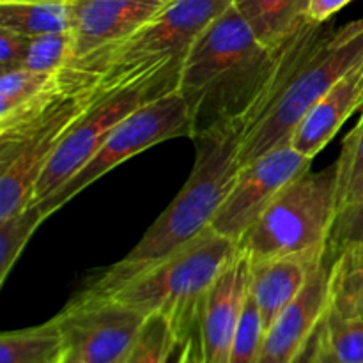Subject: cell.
<instances>
[{"instance_id":"obj_11","label":"cell","mask_w":363,"mask_h":363,"mask_svg":"<svg viewBox=\"0 0 363 363\" xmlns=\"http://www.w3.org/2000/svg\"><path fill=\"white\" fill-rule=\"evenodd\" d=\"M312 162L286 142L241 167L213 218V230L238 243L280 191L311 169Z\"/></svg>"},{"instance_id":"obj_4","label":"cell","mask_w":363,"mask_h":363,"mask_svg":"<svg viewBox=\"0 0 363 363\" xmlns=\"http://www.w3.org/2000/svg\"><path fill=\"white\" fill-rule=\"evenodd\" d=\"M236 254V241L209 227L169 259L99 298L121 301L145 318L163 315L170 321L177 339H188L197 330L209 289Z\"/></svg>"},{"instance_id":"obj_25","label":"cell","mask_w":363,"mask_h":363,"mask_svg":"<svg viewBox=\"0 0 363 363\" xmlns=\"http://www.w3.org/2000/svg\"><path fill=\"white\" fill-rule=\"evenodd\" d=\"M71 60H73V39L69 30L55 32V34L28 38L21 67L34 73L57 74Z\"/></svg>"},{"instance_id":"obj_13","label":"cell","mask_w":363,"mask_h":363,"mask_svg":"<svg viewBox=\"0 0 363 363\" xmlns=\"http://www.w3.org/2000/svg\"><path fill=\"white\" fill-rule=\"evenodd\" d=\"M174 0H69L73 60L135 34Z\"/></svg>"},{"instance_id":"obj_26","label":"cell","mask_w":363,"mask_h":363,"mask_svg":"<svg viewBox=\"0 0 363 363\" xmlns=\"http://www.w3.org/2000/svg\"><path fill=\"white\" fill-rule=\"evenodd\" d=\"M176 340L169 319L160 314L149 315L126 363H165Z\"/></svg>"},{"instance_id":"obj_20","label":"cell","mask_w":363,"mask_h":363,"mask_svg":"<svg viewBox=\"0 0 363 363\" xmlns=\"http://www.w3.org/2000/svg\"><path fill=\"white\" fill-rule=\"evenodd\" d=\"M0 27L25 38L69 30V2L0 4Z\"/></svg>"},{"instance_id":"obj_17","label":"cell","mask_w":363,"mask_h":363,"mask_svg":"<svg viewBox=\"0 0 363 363\" xmlns=\"http://www.w3.org/2000/svg\"><path fill=\"white\" fill-rule=\"evenodd\" d=\"M255 38L269 48H279L308 23V0H234Z\"/></svg>"},{"instance_id":"obj_24","label":"cell","mask_w":363,"mask_h":363,"mask_svg":"<svg viewBox=\"0 0 363 363\" xmlns=\"http://www.w3.org/2000/svg\"><path fill=\"white\" fill-rule=\"evenodd\" d=\"M57 74L34 73L25 67L0 73V117L27 105L34 98L53 87Z\"/></svg>"},{"instance_id":"obj_31","label":"cell","mask_w":363,"mask_h":363,"mask_svg":"<svg viewBox=\"0 0 363 363\" xmlns=\"http://www.w3.org/2000/svg\"><path fill=\"white\" fill-rule=\"evenodd\" d=\"M294 363H339V362H337L335 358L332 357V353L326 350L321 337H319L318 330H315L312 339L308 340V344L305 346V350L301 351V354L298 357V360Z\"/></svg>"},{"instance_id":"obj_7","label":"cell","mask_w":363,"mask_h":363,"mask_svg":"<svg viewBox=\"0 0 363 363\" xmlns=\"http://www.w3.org/2000/svg\"><path fill=\"white\" fill-rule=\"evenodd\" d=\"M179 137L191 138L190 112L179 92L149 99L110 131L96 155L67 183L35 206H39L48 218L82 190L91 186L123 162L152 145Z\"/></svg>"},{"instance_id":"obj_9","label":"cell","mask_w":363,"mask_h":363,"mask_svg":"<svg viewBox=\"0 0 363 363\" xmlns=\"http://www.w3.org/2000/svg\"><path fill=\"white\" fill-rule=\"evenodd\" d=\"M145 319L121 301L78 293L55 315L66 346L64 363H126Z\"/></svg>"},{"instance_id":"obj_1","label":"cell","mask_w":363,"mask_h":363,"mask_svg":"<svg viewBox=\"0 0 363 363\" xmlns=\"http://www.w3.org/2000/svg\"><path fill=\"white\" fill-rule=\"evenodd\" d=\"M325 30L308 21L286 45L269 48L236 7L223 11L195 39L181 67L177 92L190 112L191 138L240 121L250 131Z\"/></svg>"},{"instance_id":"obj_19","label":"cell","mask_w":363,"mask_h":363,"mask_svg":"<svg viewBox=\"0 0 363 363\" xmlns=\"http://www.w3.org/2000/svg\"><path fill=\"white\" fill-rule=\"evenodd\" d=\"M328 305L346 318L363 321V243L344 248L330 262Z\"/></svg>"},{"instance_id":"obj_30","label":"cell","mask_w":363,"mask_h":363,"mask_svg":"<svg viewBox=\"0 0 363 363\" xmlns=\"http://www.w3.org/2000/svg\"><path fill=\"white\" fill-rule=\"evenodd\" d=\"M350 2H353V0H308L307 16L312 23L325 25L333 14L344 9Z\"/></svg>"},{"instance_id":"obj_3","label":"cell","mask_w":363,"mask_h":363,"mask_svg":"<svg viewBox=\"0 0 363 363\" xmlns=\"http://www.w3.org/2000/svg\"><path fill=\"white\" fill-rule=\"evenodd\" d=\"M250 124H227L195 137L197 155L190 177L142 240L116 264L87 280L82 293L103 296L138 273L160 264L211 227L240 172V151Z\"/></svg>"},{"instance_id":"obj_23","label":"cell","mask_w":363,"mask_h":363,"mask_svg":"<svg viewBox=\"0 0 363 363\" xmlns=\"http://www.w3.org/2000/svg\"><path fill=\"white\" fill-rule=\"evenodd\" d=\"M45 220V213L35 204H30L11 218L0 220V284L6 282L30 236Z\"/></svg>"},{"instance_id":"obj_27","label":"cell","mask_w":363,"mask_h":363,"mask_svg":"<svg viewBox=\"0 0 363 363\" xmlns=\"http://www.w3.org/2000/svg\"><path fill=\"white\" fill-rule=\"evenodd\" d=\"M264 333L266 330L262 325L261 312L248 289L243 314H241L240 325H238L233 346H230L229 363H259Z\"/></svg>"},{"instance_id":"obj_16","label":"cell","mask_w":363,"mask_h":363,"mask_svg":"<svg viewBox=\"0 0 363 363\" xmlns=\"http://www.w3.org/2000/svg\"><path fill=\"white\" fill-rule=\"evenodd\" d=\"M325 259H328L326 252L250 261L248 289L261 312L264 330L296 300L315 266Z\"/></svg>"},{"instance_id":"obj_8","label":"cell","mask_w":363,"mask_h":363,"mask_svg":"<svg viewBox=\"0 0 363 363\" xmlns=\"http://www.w3.org/2000/svg\"><path fill=\"white\" fill-rule=\"evenodd\" d=\"M94 99L64 96L34 123L0 133V220L32 204L35 186L60 140Z\"/></svg>"},{"instance_id":"obj_18","label":"cell","mask_w":363,"mask_h":363,"mask_svg":"<svg viewBox=\"0 0 363 363\" xmlns=\"http://www.w3.org/2000/svg\"><path fill=\"white\" fill-rule=\"evenodd\" d=\"M66 346L55 318L0 335V363H64Z\"/></svg>"},{"instance_id":"obj_10","label":"cell","mask_w":363,"mask_h":363,"mask_svg":"<svg viewBox=\"0 0 363 363\" xmlns=\"http://www.w3.org/2000/svg\"><path fill=\"white\" fill-rule=\"evenodd\" d=\"M165 94L170 92H163L151 85H140V87L121 89L96 98L62 137L35 186L32 204L45 201L64 183H67L96 155L110 131L124 117L130 116L149 99Z\"/></svg>"},{"instance_id":"obj_6","label":"cell","mask_w":363,"mask_h":363,"mask_svg":"<svg viewBox=\"0 0 363 363\" xmlns=\"http://www.w3.org/2000/svg\"><path fill=\"white\" fill-rule=\"evenodd\" d=\"M337 218V165L311 169L287 184L238 248L250 261L326 252Z\"/></svg>"},{"instance_id":"obj_33","label":"cell","mask_w":363,"mask_h":363,"mask_svg":"<svg viewBox=\"0 0 363 363\" xmlns=\"http://www.w3.org/2000/svg\"><path fill=\"white\" fill-rule=\"evenodd\" d=\"M45 2H69V0H0V4H45Z\"/></svg>"},{"instance_id":"obj_22","label":"cell","mask_w":363,"mask_h":363,"mask_svg":"<svg viewBox=\"0 0 363 363\" xmlns=\"http://www.w3.org/2000/svg\"><path fill=\"white\" fill-rule=\"evenodd\" d=\"M318 333L339 363H363V321L346 318L328 305Z\"/></svg>"},{"instance_id":"obj_32","label":"cell","mask_w":363,"mask_h":363,"mask_svg":"<svg viewBox=\"0 0 363 363\" xmlns=\"http://www.w3.org/2000/svg\"><path fill=\"white\" fill-rule=\"evenodd\" d=\"M165 363H201L195 337L191 335L188 339H177Z\"/></svg>"},{"instance_id":"obj_21","label":"cell","mask_w":363,"mask_h":363,"mask_svg":"<svg viewBox=\"0 0 363 363\" xmlns=\"http://www.w3.org/2000/svg\"><path fill=\"white\" fill-rule=\"evenodd\" d=\"M337 215L363 197V106L337 160Z\"/></svg>"},{"instance_id":"obj_2","label":"cell","mask_w":363,"mask_h":363,"mask_svg":"<svg viewBox=\"0 0 363 363\" xmlns=\"http://www.w3.org/2000/svg\"><path fill=\"white\" fill-rule=\"evenodd\" d=\"M234 0H174L135 34L74 59L57 73L66 96L98 98L128 87L151 85L177 91L188 50Z\"/></svg>"},{"instance_id":"obj_5","label":"cell","mask_w":363,"mask_h":363,"mask_svg":"<svg viewBox=\"0 0 363 363\" xmlns=\"http://www.w3.org/2000/svg\"><path fill=\"white\" fill-rule=\"evenodd\" d=\"M362 60L363 16L337 30L326 28L272 108L247 133L240 151V165H247L277 145L289 142L293 130L312 105Z\"/></svg>"},{"instance_id":"obj_14","label":"cell","mask_w":363,"mask_h":363,"mask_svg":"<svg viewBox=\"0 0 363 363\" xmlns=\"http://www.w3.org/2000/svg\"><path fill=\"white\" fill-rule=\"evenodd\" d=\"M330 261L319 262L296 300L284 308L264 333L259 363H294L328 308Z\"/></svg>"},{"instance_id":"obj_28","label":"cell","mask_w":363,"mask_h":363,"mask_svg":"<svg viewBox=\"0 0 363 363\" xmlns=\"http://www.w3.org/2000/svg\"><path fill=\"white\" fill-rule=\"evenodd\" d=\"M357 243H363V197L357 204L337 215L326 245L328 261L332 262L340 250Z\"/></svg>"},{"instance_id":"obj_12","label":"cell","mask_w":363,"mask_h":363,"mask_svg":"<svg viewBox=\"0 0 363 363\" xmlns=\"http://www.w3.org/2000/svg\"><path fill=\"white\" fill-rule=\"evenodd\" d=\"M250 284V259L238 248L209 289L194 337L201 363H229L234 333L243 314Z\"/></svg>"},{"instance_id":"obj_15","label":"cell","mask_w":363,"mask_h":363,"mask_svg":"<svg viewBox=\"0 0 363 363\" xmlns=\"http://www.w3.org/2000/svg\"><path fill=\"white\" fill-rule=\"evenodd\" d=\"M363 106V60L344 74L312 108L301 117L291 133V145L301 155L314 160L332 138L339 133L342 124Z\"/></svg>"},{"instance_id":"obj_29","label":"cell","mask_w":363,"mask_h":363,"mask_svg":"<svg viewBox=\"0 0 363 363\" xmlns=\"http://www.w3.org/2000/svg\"><path fill=\"white\" fill-rule=\"evenodd\" d=\"M28 38L0 27V73L23 66Z\"/></svg>"}]
</instances>
